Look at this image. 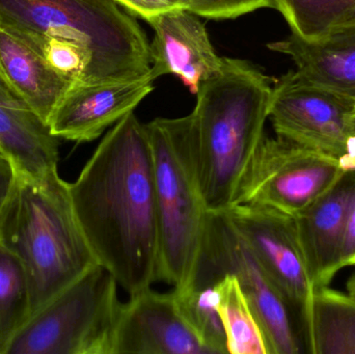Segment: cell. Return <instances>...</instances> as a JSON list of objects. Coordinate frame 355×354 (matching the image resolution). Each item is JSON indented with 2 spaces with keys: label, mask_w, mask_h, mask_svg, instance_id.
Segmentation results:
<instances>
[{
  "label": "cell",
  "mask_w": 355,
  "mask_h": 354,
  "mask_svg": "<svg viewBox=\"0 0 355 354\" xmlns=\"http://www.w3.org/2000/svg\"><path fill=\"white\" fill-rule=\"evenodd\" d=\"M70 195L98 264L129 295L151 288L159 266L155 170L147 127L135 112L106 133Z\"/></svg>",
  "instance_id": "cell-1"
},
{
  "label": "cell",
  "mask_w": 355,
  "mask_h": 354,
  "mask_svg": "<svg viewBox=\"0 0 355 354\" xmlns=\"http://www.w3.org/2000/svg\"><path fill=\"white\" fill-rule=\"evenodd\" d=\"M270 79L246 60L223 57L202 81L189 114L200 191L209 212L233 206L244 172L264 137Z\"/></svg>",
  "instance_id": "cell-2"
},
{
  "label": "cell",
  "mask_w": 355,
  "mask_h": 354,
  "mask_svg": "<svg viewBox=\"0 0 355 354\" xmlns=\"http://www.w3.org/2000/svg\"><path fill=\"white\" fill-rule=\"evenodd\" d=\"M0 241L26 272L31 315L99 265L75 214L70 183L58 172L37 180L17 175Z\"/></svg>",
  "instance_id": "cell-3"
},
{
  "label": "cell",
  "mask_w": 355,
  "mask_h": 354,
  "mask_svg": "<svg viewBox=\"0 0 355 354\" xmlns=\"http://www.w3.org/2000/svg\"><path fill=\"white\" fill-rule=\"evenodd\" d=\"M0 23L40 53L50 41L87 49V85L133 80L151 70L147 35L114 0H0Z\"/></svg>",
  "instance_id": "cell-4"
},
{
  "label": "cell",
  "mask_w": 355,
  "mask_h": 354,
  "mask_svg": "<svg viewBox=\"0 0 355 354\" xmlns=\"http://www.w3.org/2000/svg\"><path fill=\"white\" fill-rule=\"evenodd\" d=\"M155 170L158 281L189 283L202 251L208 209L200 191L189 114L146 124Z\"/></svg>",
  "instance_id": "cell-5"
},
{
  "label": "cell",
  "mask_w": 355,
  "mask_h": 354,
  "mask_svg": "<svg viewBox=\"0 0 355 354\" xmlns=\"http://www.w3.org/2000/svg\"><path fill=\"white\" fill-rule=\"evenodd\" d=\"M118 282L95 266L31 316L6 354H112Z\"/></svg>",
  "instance_id": "cell-6"
},
{
  "label": "cell",
  "mask_w": 355,
  "mask_h": 354,
  "mask_svg": "<svg viewBox=\"0 0 355 354\" xmlns=\"http://www.w3.org/2000/svg\"><path fill=\"white\" fill-rule=\"evenodd\" d=\"M225 274L239 282L262 326L270 354L302 353L300 328L285 299L225 212H209L202 251L187 285L213 286Z\"/></svg>",
  "instance_id": "cell-7"
},
{
  "label": "cell",
  "mask_w": 355,
  "mask_h": 354,
  "mask_svg": "<svg viewBox=\"0 0 355 354\" xmlns=\"http://www.w3.org/2000/svg\"><path fill=\"white\" fill-rule=\"evenodd\" d=\"M339 160L264 135L238 187L233 206L252 204L295 218L343 174Z\"/></svg>",
  "instance_id": "cell-8"
},
{
  "label": "cell",
  "mask_w": 355,
  "mask_h": 354,
  "mask_svg": "<svg viewBox=\"0 0 355 354\" xmlns=\"http://www.w3.org/2000/svg\"><path fill=\"white\" fill-rule=\"evenodd\" d=\"M355 101L289 71L272 87L269 116L277 136L339 160L354 134Z\"/></svg>",
  "instance_id": "cell-9"
},
{
  "label": "cell",
  "mask_w": 355,
  "mask_h": 354,
  "mask_svg": "<svg viewBox=\"0 0 355 354\" xmlns=\"http://www.w3.org/2000/svg\"><path fill=\"white\" fill-rule=\"evenodd\" d=\"M225 212L287 303L304 346L314 288L298 242L294 218L252 204L232 206Z\"/></svg>",
  "instance_id": "cell-10"
},
{
  "label": "cell",
  "mask_w": 355,
  "mask_h": 354,
  "mask_svg": "<svg viewBox=\"0 0 355 354\" xmlns=\"http://www.w3.org/2000/svg\"><path fill=\"white\" fill-rule=\"evenodd\" d=\"M210 354L180 313L174 293L145 289L121 303L112 354Z\"/></svg>",
  "instance_id": "cell-11"
},
{
  "label": "cell",
  "mask_w": 355,
  "mask_h": 354,
  "mask_svg": "<svg viewBox=\"0 0 355 354\" xmlns=\"http://www.w3.org/2000/svg\"><path fill=\"white\" fill-rule=\"evenodd\" d=\"M151 74L126 81L75 85L48 118L54 136L75 143L97 139L153 91Z\"/></svg>",
  "instance_id": "cell-12"
},
{
  "label": "cell",
  "mask_w": 355,
  "mask_h": 354,
  "mask_svg": "<svg viewBox=\"0 0 355 354\" xmlns=\"http://www.w3.org/2000/svg\"><path fill=\"white\" fill-rule=\"evenodd\" d=\"M198 17L185 8H175L147 21L155 33L150 44V74L154 80L177 75L196 94L202 81L220 71L223 57L215 51Z\"/></svg>",
  "instance_id": "cell-13"
},
{
  "label": "cell",
  "mask_w": 355,
  "mask_h": 354,
  "mask_svg": "<svg viewBox=\"0 0 355 354\" xmlns=\"http://www.w3.org/2000/svg\"><path fill=\"white\" fill-rule=\"evenodd\" d=\"M355 195V170L344 172L312 205L294 218L298 242L314 291L341 272L342 242Z\"/></svg>",
  "instance_id": "cell-14"
},
{
  "label": "cell",
  "mask_w": 355,
  "mask_h": 354,
  "mask_svg": "<svg viewBox=\"0 0 355 354\" xmlns=\"http://www.w3.org/2000/svg\"><path fill=\"white\" fill-rule=\"evenodd\" d=\"M58 139L0 74V152L16 174L37 180L58 172Z\"/></svg>",
  "instance_id": "cell-15"
},
{
  "label": "cell",
  "mask_w": 355,
  "mask_h": 354,
  "mask_svg": "<svg viewBox=\"0 0 355 354\" xmlns=\"http://www.w3.org/2000/svg\"><path fill=\"white\" fill-rule=\"evenodd\" d=\"M267 47L290 56L309 80L355 101V20L318 39H304L291 33Z\"/></svg>",
  "instance_id": "cell-16"
},
{
  "label": "cell",
  "mask_w": 355,
  "mask_h": 354,
  "mask_svg": "<svg viewBox=\"0 0 355 354\" xmlns=\"http://www.w3.org/2000/svg\"><path fill=\"white\" fill-rule=\"evenodd\" d=\"M0 72L46 123L54 108L75 85L73 79L55 70L43 54L1 23Z\"/></svg>",
  "instance_id": "cell-17"
},
{
  "label": "cell",
  "mask_w": 355,
  "mask_h": 354,
  "mask_svg": "<svg viewBox=\"0 0 355 354\" xmlns=\"http://www.w3.org/2000/svg\"><path fill=\"white\" fill-rule=\"evenodd\" d=\"M304 346L312 354H355V299L329 287L313 294Z\"/></svg>",
  "instance_id": "cell-18"
},
{
  "label": "cell",
  "mask_w": 355,
  "mask_h": 354,
  "mask_svg": "<svg viewBox=\"0 0 355 354\" xmlns=\"http://www.w3.org/2000/svg\"><path fill=\"white\" fill-rule=\"evenodd\" d=\"M214 287L227 353L270 354L262 326L237 278L225 274Z\"/></svg>",
  "instance_id": "cell-19"
},
{
  "label": "cell",
  "mask_w": 355,
  "mask_h": 354,
  "mask_svg": "<svg viewBox=\"0 0 355 354\" xmlns=\"http://www.w3.org/2000/svg\"><path fill=\"white\" fill-rule=\"evenodd\" d=\"M31 316V289L20 260L0 241V354Z\"/></svg>",
  "instance_id": "cell-20"
},
{
  "label": "cell",
  "mask_w": 355,
  "mask_h": 354,
  "mask_svg": "<svg viewBox=\"0 0 355 354\" xmlns=\"http://www.w3.org/2000/svg\"><path fill=\"white\" fill-rule=\"evenodd\" d=\"M180 313L210 354H227V339L217 311L214 285L187 286L173 290Z\"/></svg>",
  "instance_id": "cell-21"
},
{
  "label": "cell",
  "mask_w": 355,
  "mask_h": 354,
  "mask_svg": "<svg viewBox=\"0 0 355 354\" xmlns=\"http://www.w3.org/2000/svg\"><path fill=\"white\" fill-rule=\"evenodd\" d=\"M292 33L304 39L322 37L338 25L355 20V0H275Z\"/></svg>",
  "instance_id": "cell-22"
},
{
  "label": "cell",
  "mask_w": 355,
  "mask_h": 354,
  "mask_svg": "<svg viewBox=\"0 0 355 354\" xmlns=\"http://www.w3.org/2000/svg\"><path fill=\"white\" fill-rule=\"evenodd\" d=\"M277 10L275 0H182V8L213 20L234 19L259 8Z\"/></svg>",
  "instance_id": "cell-23"
},
{
  "label": "cell",
  "mask_w": 355,
  "mask_h": 354,
  "mask_svg": "<svg viewBox=\"0 0 355 354\" xmlns=\"http://www.w3.org/2000/svg\"><path fill=\"white\" fill-rule=\"evenodd\" d=\"M118 4L126 8L129 12L146 21L162 12L175 8H182V0H114Z\"/></svg>",
  "instance_id": "cell-24"
},
{
  "label": "cell",
  "mask_w": 355,
  "mask_h": 354,
  "mask_svg": "<svg viewBox=\"0 0 355 354\" xmlns=\"http://www.w3.org/2000/svg\"><path fill=\"white\" fill-rule=\"evenodd\" d=\"M340 267L341 270L346 267H355V195L344 232Z\"/></svg>",
  "instance_id": "cell-25"
},
{
  "label": "cell",
  "mask_w": 355,
  "mask_h": 354,
  "mask_svg": "<svg viewBox=\"0 0 355 354\" xmlns=\"http://www.w3.org/2000/svg\"><path fill=\"white\" fill-rule=\"evenodd\" d=\"M17 174L10 160L0 152V222L16 184Z\"/></svg>",
  "instance_id": "cell-26"
},
{
  "label": "cell",
  "mask_w": 355,
  "mask_h": 354,
  "mask_svg": "<svg viewBox=\"0 0 355 354\" xmlns=\"http://www.w3.org/2000/svg\"><path fill=\"white\" fill-rule=\"evenodd\" d=\"M346 289H347L348 294L355 299V272L348 278L347 283H346Z\"/></svg>",
  "instance_id": "cell-27"
},
{
  "label": "cell",
  "mask_w": 355,
  "mask_h": 354,
  "mask_svg": "<svg viewBox=\"0 0 355 354\" xmlns=\"http://www.w3.org/2000/svg\"><path fill=\"white\" fill-rule=\"evenodd\" d=\"M352 126H354V131H355V114H354V121H352Z\"/></svg>",
  "instance_id": "cell-28"
},
{
  "label": "cell",
  "mask_w": 355,
  "mask_h": 354,
  "mask_svg": "<svg viewBox=\"0 0 355 354\" xmlns=\"http://www.w3.org/2000/svg\"><path fill=\"white\" fill-rule=\"evenodd\" d=\"M0 74H1V72H0ZM2 75V74H1Z\"/></svg>",
  "instance_id": "cell-29"
},
{
  "label": "cell",
  "mask_w": 355,
  "mask_h": 354,
  "mask_svg": "<svg viewBox=\"0 0 355 354\" xmlns=\"http://www.w3.org/2000/svg\"><path fill=\"white\" fill-rule=\"evenodd\" d=\"M354 135H355V131H354Z\"/></svg>",
  "instance_id": "cell-30"
}]
</instances>
